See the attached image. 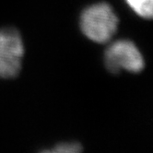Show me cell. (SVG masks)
<instances>
[{
    "label": "cell",
    "instance_id": "cell-1",
    "mask_svg": "<svg viewBox=\"0 0 153 153\" xmlns=\"http://www.w3.org/2000/svg\"><path fill=\"white\" fill-rule=\"evenodd\" d=\"M118 18L113 8L106 3H100L86 8L80 17V27L90 40L105 43L114 35Z\"/></svg>",
    "mask_w": 153,
    "mask_h": 153
},
{
    "label": "cell",
    "instance_id": "cell-2",
    "mask_svg": "<svg viewBox=\"0 0 153 153\" xmlns=\"http://www.w3.org/2000/svg\"><path fill=\"white\" fill-rule=\"evenodd\" d=\"M105 65L109 71L118 73L121 69L139 73L145 68L141 53L135 43L127 40L113 42L105 51Z\"/></svg>",
    "mask_w": 153,
    "mask_h": 153
},
{
    "label": "cell",
    "instance_id": "cell-3",
    "mask_svg": "<svg viewBox=\"0 0 153 153\" xmlns=\"http://www.w3.org/2000/svg\"><path fill=\"white\" fill-rule=\"evenodd\" d=\"M23 53V42L16 30H0V78L10 79L19 74Z\"/></svg>",
    "mask_w": 153,
    "mask_h": 153
},
{
    "label": "cell",
    "instance_id": "cell-4",
    "mask_svg": "<svg viewBox=\"0 0 153 153\" xmlns=\"http://www.w3.org/2000/svg\"><path fill=\"white\" fill-rule=\"evenodd\" d=\"M126 2L139 17L153 19V0H126Z\"/></svg>",
    "mask_w": 153,
    "mask_h": 153
},
{
    "label": "cell",
    "instance_id": "cell-5",
    "mask_svg": "<svg viewBox=\"0 0 153 153\" xmlns=\"http://www.w3.org/2000/svg\"><path fill=\"white\" fill-rule=\"evenodd\" d=\"M82 148L78 143H62L54 147L53 149L45 150L46 152L52 153H76L80 152Z\"/></svg>",
    "mask_w": 153,
    "mask_h": 153
}]
</instances>
